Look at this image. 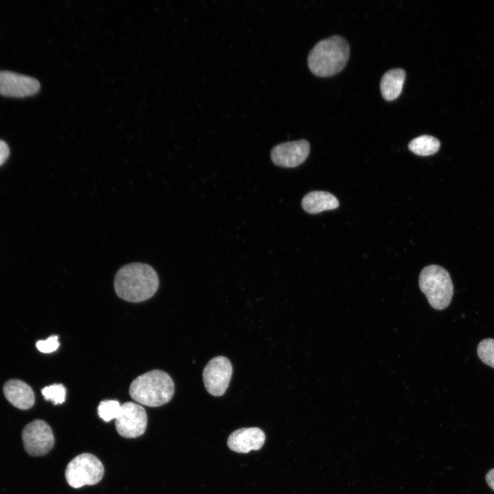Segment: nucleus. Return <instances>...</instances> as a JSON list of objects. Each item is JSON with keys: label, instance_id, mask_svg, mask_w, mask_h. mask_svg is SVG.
<instances>
[{"label": "nucleus", "instance_id": "1", "mask_svg": "<svg viewBox=\"0 0 494 494\" xmlns=\"http://www.w3.org/2000/svg\"><path fill=\"white\" fill-rule=\"evenodd\" d=\"M159 279L150 265L131 263L122 266L116 273L114 288L117 295L129 302H141L151 298L157 291Z\"/></svg>", "mask_w": 494, "mask_h": 494}, {"label": "nucleus", "instance_id": "2", "mask_svg": "<svg viewBox=\"0 0 494 494\" xmlns=\"http://www.w3.org/2000/svg\"><path fill=\"white\" fill-rule=\"evenodd\" d=\"M349 45L342 36H332L318 41L307 57L309 69L319 77H329L340 72L349 57Z\"/></svg>", "mask_w": 494, "mask_h": 494}, {"label": "nucleus", "instance_id": "3", "mask_svg": "<svg viewBox=\"0 0 494 494\" xmlns=\"http://www.w3.org/2000/svg\"><path fill=\"white\" fill-rule=\"evenodd\" d=\"M174 392L171 377L161 370H153L139 375L131 383L130 397L141 405L157 407L168 403Z\"/></svg>", "mask_w": 494, "mask_h": 494}, {"label": "nucleus", "instance_id": "4", "mask_svg": "<svg viewBox=\"0 0 494 494\" xmlns=\"http://www.w3.org/2000/svg\"><path fill=\"white\" fill-rule=\"evenodd\" d=\"M419 283L433 308L442 310L449 306L454 294V285L445 268L437 265L425 267L420 273Z\"/></svg>", "mask_w": 494, "mask_h": 494}, {"label": "nucleus", "instance_id": "5", "mask_svg": "<svg viewBox=\"0 0 494 494\" xmlns=\"http://www.w3.org/2000/svg\"><path fill=\"white\" fill-rule=\"evenodd\" d=\"M104 469L101 461L94 455L81 454L68 464L65 477L68 484L73 488L93 485L103 478Z\"/></svg>", "mask_w": 494, "mask_h": 494}, {"label": "nucleus", "instance_id": "6", "mask_svg": "<svg viewBox=\"0 0 494 494\" xmlns=\"http://www.w3.org/2000/svg\"><path fill=\"white\" fill-rule=\"evenodd\" d=\"M22 439L26 452L33 456L45 455L54 445L51 428L40 419L32 421L24 427Z\"/></svg>", "mask_w": 494, "mask_h": 494}, {"label": "nucleus", "instance_id": "7", "mask_svg": "<svg viewBox=\"0 0 494 494\" xmlns=\"http://www.w3.org/2000/svg\"><path fill=\"white\" fill-rule=\"evenodd\" d=\"M232 374L233 366L227 357L217 356L211 359L202 373L207 392L215 397L223 395L228 387Z\"/></svg>", "mask_w": 494, "mask_h": 494}, {"label": "nucleus", "instance_id": "8", "mask_svg": "<svg viewBox=\"0 0 494 494\" xmlns=\"http://www.w3.org/2000/svg\"><path fill=\"white\" fill-rule=\"evenodd\" d=\"M147 423L144 408L134 402H126L121 405L120 413L115 419V427L124 438H137L145 432Z\"/></svg>", "mask_w": 494, "mask_h": 494}, {"label": "nucleus", "instance_id": "9", "mask_svg": "<svg viewBox=\"0 0 494 494\" xmlns=\"http://www.w3.org/2000/svg\"><path fill=\"white\" fill-rule=\"evenodd\" d=\"M309 150V141L301 139L275 145L271 150L270 156L272 162L278 166L295 167L305 161Z\"/></svg>", "mask_w": 494, "mask_h": 494}, {"label": "nucleus", "instance_id": "10", "mask_svg": "<svg viewBox=\"0 0 494 494\" xmlns=\"http://www.w3.org/2000/svg\"><path fill=\"white\" fill-rule=\"evenodd\" d=\"M40 89L39 82L30 76L10 71H0V95L22 97L32 95Z\"/></svg>", "mask_w": 494, "mask_h": 494}, {"label": "nucleus", "instance_id": "11", "mask_svg": "<svg viewBox=\"0 0 494 494\" xmlns=\"http://www.w3.org/2000/svg\"><path fill=\"white\" fill-rule=\"evenodd\" d=\"M266 439L264 432L258 427H244L234 431L227 440L231 450L246 454L262 447Z\"/></svg>", "mask_w": 494, "mask_h": 494}, {"label": "nucleus", "instance_id": "12", "mask_svg": "<svg viewBox=\"0 0 494 494\" xmlns=\"http://www.w3.org/2000/svg\"><path fill=\"white\" fill-rule=\"evenodd\" d=\"M3 393L8 401L14 407L27 410L34 404V393L32 388L23 381L11 379L3 386Z\"/></svg>", "mask_w": 494, "mask_h": 494}, {"label": "nucleus", "instance_id": "13", "mask_svg": "<svg viewBox=\"0 0 494 494\" xmlns=\"http://www.w3.org/2000/svg\"><path fill=\"white\" fill-rule=\"evenodd\" d=\"M301 205L306 212L316 214L338 208L339 201L335 196L329 192L314 191L303 197Z\"/></svg>", "mask_w": 494, "mask_h": 494}, {"label": "nucleus", "instance_id": "14", "mask_svg": "<svg viewBox=\"0 0 494 494\" xmlns=\"http://www.w3.org/2000/svg\"><path fill=\"white\" fill-rule=\"evenodd\" d=\"M405 79V73L402 69H393L386 72L380 82L383 97L387 101L397 98L401 93Z\"/></svg>", "mask_w": 494, "mask_h": 494}, {"label": "nucleus", "instance_id": "15", "mask_svg": "<svg viewBox=\"0 0 494 494\" xmlns=\"http://www.w3.org/2000/svg\"><path fill=\"white\" fill-rule=\"evenodd\" d=\"M440 141L430 135H421L412 139L408 144L410 151L419 156H429L437 152Z\"/></svg>", "mask_w": 494, "mask_h": 494}, {"label": "nucleus", "instance_id": "16", "mask_svg": "<svg viewBox=\"0 0 494 494\" xmlns=\"http://www.w3.org/2000/svg\"><path fill=\"white\" fill-rule=\"evenodd\" d=\"M121 405L117 400H104L98 405V414L106 422L116 419L121 411Z\"/></svg>", "mask_w": 494, "mask_h": 494}, {"label": "nucleus", "instance_id": "17", "mask_svg": "<svg viewBox=\"0 0 494 494\" xmlns=\"http://www.w3.org/2000/svg\"><path fill=\"white\" fill-rule=\"evenodd\" d=\"M41 392L44 398L51 401L54 405L62 404L65 401L66 388L61 384L46 386Z\"/></svg>", "mask_w": 494, "mask_h": 494}, {"label": "nucleus", "instance_id": "18", "mask_svg": "<svg viewBox=\"0 0 494 494\" xmlns=\"http://www.w3.org/2000/svg\"><path fill=\"white\" fill-rule=\"evenodd\" d=\"M477 353L484 364L494 368V339L482 340L478 346Z\"/></svg>", "mask_w": 494, "mask_h": 494}, {"label": "nucleus", "instance_id": "19", "mask_svg": "<svg viewBox=\"0 0 494 494\" xmlns=\"http://www.w3.org/2000/svg\"><path fill=\"white\" fill-rule=\"evenodd\" d=\"M59 345L57 336H51L45 340H38L36 344L38 350L44 353H49L55 351Z\"/></svg>", "mask_w": 494, "mask_h": 494}, {"label": "nucleus", "instance_id": "20", "mask_svg": "<svg viewBox=\"0 0 494 494\" xmlns=\"http://www.w3.org/2000/svg\"><path fill=\"white\" fill-rule=\"evenodd\" d=\"M10 154V149L8 144L0 139V166L3 164Z\"/></svg>", "mask_w": 494, "mask_h": 494}, {"label": "nucleus", "instance_id": "21", "mask_svg": "<svg viewBox=\"0 0 494 494\" xmlns=\"http://www.w3.org/2000/svg\"><path fill=\"white\" fill-rule=\"evenodd\" d=\"M486 480L489 486L494 491V469L486 473Z\"/></svg>", "mask_w": 494, "mask_h": 494}]
</instances>
